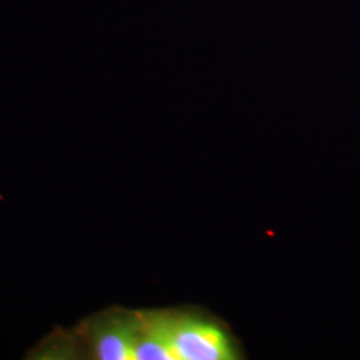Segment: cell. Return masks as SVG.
<instances>
[{"mask_svg": "<svg viewBox=\"0 0 360 360\" xmlns=\"http://www.w3.org/2000/svg\"><path fill=\"white\" fill-rule=\"evenodd\" d=\"M138 311L111 307L74 328L80 359L132 360Z\"/></svg>", "mask_w": 360, "mask_h": 360, "instance_id": "2", "label": "cell"}, {"mask_svg": "<svg viewBox=\"0 0 360 360\" xmlns=\"http://www.w3.org/2000/svg\"><path fill=\"white\" fill-rule=\"evenodd\" d=\"M175 360L239 359V347L224 324L202 312L163 309Z\"/></svg>", "mask_w": 360, "mask_h": 360, "instance_id": "1", "label": "cell"}]
</instances>
